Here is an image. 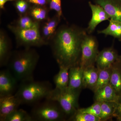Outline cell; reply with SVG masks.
Instances as JSON below:
<instances>
[{
  "instance_id": "cell-30",
  "label": "cell",
  "mask_w": 121,
  "mask_h": 121,
  "mask_svg": "<svg viewBox=\"0 0 121 121\" xmlns=\"http://www.w3.org/2000/svg\"><path fill=\"white\" fill-rule=\"evenodd\" d=\"M113 117L116 118L117 121L121 119V95L117 102L116 109Z\"/></svg>"
},
{
  "instance_id": "cell-24",
  "label": "cell",
  "mask_w": 121,
  "mask_h": 121,
  "mask_svg": "<svg viewBox=\"0 0 121 121\" xmlns=\"http://www.w3.org/2000/svg\"><path fill=\"white\" fill-rule=\"evenodd\" d=\"M39 22L34 20L31 16L27 14L20 16L16 22L15 26L22 29L32 28L39 25Z\"/></svg>"
},
{
  "instance_id": "cell-25",
  "label": "cell",
  "mask_w": 121,
  "mask_h": 121,
  "mask_svg": "<svg viewBox=\"0 0 121 121\" xmlns=\"http://www.w3.org/2000/svg\"><path fill=\"white\" fill-rule=\"evenodd\" d=\"M29 13L30 16L37 22L43 21L47 19V9L42 6L33 7L30 9Z\"/></svg>"
},
{
  "instance_id": "cell-23",
  "label": "cell",
  "mask_w": 121,
  "mask_h": 121,
  "mask_svg": "<svg viewBox=\"0 0 121 121\" xmlns=\"http://www.w3.org/2000/svg\"><path fill=\"white\" fill-rule=\"evenodd\" d=\"M32 117L26 111L17 109L13 111L5 119L4 121H32Z\"/></svg>"
},
{
  "instance_id": "cell-9",
  "label": "cell",
  "mask_w": 121,
  "mask_h": 121,
  "mask_svg": "<svg viewBox=\"0 0 121 121\" xmlns=\"http://www.w3.org/2000/svg\"><path fill=\"white\" fill-rule=\"evenodd\" d=\"M119 56L113 47L104 48L98 54L95 63L97 67L102 70L112 67Z\"/></svg>"
},
{
  "instance_id": "cell-29",
  "label": "cell",
  "mask_w": 121,
  "mask_h": 121,
  "mask_svg": "<svg viewBox=\"0 0 121 121\" xmlns=\"http://www.w3.org/2000/svg\"><path fill=\"white\" fill-rule=\"evenodd\" d=\"M50 8L56 12V14L61 17L62 15L61 0H50Z\"/></svg>"
},
{
  "instance_id": "cell-32",
  "label": "cell",
  "mask_w": 121,
  "mask_h": 121,
  "mask_svg": "<svg viewBox=\"0 0 121 121\" xmlns=\"http://www.w3.org/2000/svg\"><path fill=\"white\" fill-rule=\"evenodd\" d=\"M15 0H0V8L1 9H4V5L6 2L8 1H14Z\"/></svg>"
},
{
  "instance_id": "cell-5",
  "label": "cell",
  "mask_w": 121,
  "mask_h": 121,
  "mask_svg": "<svg viewBox=\"0 0 121 121\" xmlns=\"http://www.w3.org/2000/svg\"><path fill=\"white\" fill-rule=\"evenodd\" d=\"M30 115L33 121H64L68 117L57 102L47 99L35 106Z\"/></svg>"
},
{
  "instance_id": "cell-27",
  "label": "cell",
  "mask_w": 121,
  "mask_h": 121,
  "mask_svg": "<svg viewBox=\"0 0 121 121\" xmlns=\"http://www.w3.org/2000/svg\"><path fill=\"white\" fill-rule=\"evenodd\" d=\"M78 110L82 112L93 115L100 118L101 115V102H95L94 103L90 106L86 108H79Z\"/></svg>"
},
{
  "instance_id": "cell-26",
  "label": "cell",
  "mask_w": 121,
  "mask_h": 121,
  "mask_svg": "<svg viewBox=\"0 0 121 121\" xmlns=\"http://www.w3.org/2000/svg\"><path fill=\"white\" fill-rule=\"evenodd\" d=\"M68 120L72 121H102L99 117L87 113L80 112L78 110Z\"/></svg>"
},
{
  "instance_id": "cell-8",
  "label": "cell",
  "mask_w": 121,
  "mask_h": 121,
  "mask_svg": "<svg viewBox=\"0 0 121 121\" xmlns=\"http://www.w3.org/2000/svg\"><path fill=\"white\" fill-rule=\"evenodd\" d=\"M17 80L9 70L0 72V98L13 95L17 87Z\"/></svg>"
},
{
  "instance_id": "cell-6",
  "label": "cell",
  "mask_w": 121,
  "mask_h": 121,
  "mask_svg": "<svg viewBox=\"0 0 121 121\" xmlns=\"http://www.w3.org/2000/svg\"><path fill=\"white\" fill-rule=\"evenodd\" d=\"M8 28L15 35L18 46L28 48L41 47L48 43L41 36L39 25L27 29L19 28L13 25H9Z\"/></svg>"
},
{
  "instance_id": "cell-36",
  "label": "cell",
  "mask_w": 121,
  "mask_h": 121,
  "mask_svg": "<svg viewBox=\"0 0 121 121\" xmlns=\"http://www.w3.org/2000/svg\"><path fill=\"white\" fill-rule=\"evenodd\" d=\"M120 0V1H121V0Z\"/></svg>"
},
{
  "instance_id": "cell-28",
  "label": "cell",
  "mask_w": 121,
  "mask_h": 121,
  "mask_svg": "<svg viewBox=\"0 0 121 121\" xmlns=\"http://www.w3.org/2000/svg\"><path fill=\"white\" fill-rule=\"evenodd\" d=\"M15 7L20 16L26 15L29 12V5L25 0H17L15 4Z\"/></svg>"
},
{
  "instance_id": "cell-13",
  "label": "cell",
  "mask_w": 121,
  "mask_h": 121,
  "mask_svg": "<svg viewBox=\"0 0 121 121\" xmlns=\"http://www.w3.org/2000/svg\"><path fill=\"white\" fill-rule=\"evenodd\" d=\"M94 93L95 102H117L119 97L110 84L100 88Z\"/></svg>"
},
{
  "instance_id": "cell-34",
  "label": "cell",
  "mask_w": 121,
  "mask_h": 121,
  "mask_svg": "<svg viewBox=\"0 0 121 121\" xmlns=\"http://www.w3.org/2000/svg\"><path fill=\"white\" fill-rule=\"evenodd\" d=\"M121 121V119H120V120H119V121Z\"/></svg>"
},
{
  "instance_id": "cell-35",
  "label": "cell",
  "mask_w": 121,
  "mask_h": 121,
  "mask_svg": "<svg viewBox=\"0 0 121 121\" xmlns=\"http://www.w3.org/2000/svg\"><path fill=\"white\" fill-rule=\"evenodd\" d=\"M48 1H50V0H48Z\"/></svg>"
},
{
  "instance_id": "cell-10",
  "label": "cell",
  "mask_w": 121,
  "mask_h": 121,
  "mask_svg": "<svg viewBox=\"0 0 121 121\" xmlns=\"http://www.w3.org/2000/svg\"><path fill=\"white\" fill-rule=\"evenodd\" d=\"M89 4L92 12V16L86 30L87 34L91 35L94 31L99 24L103 21L109 20L110 17L100 5L93 4L90 1L89 2Z\"/></svg>"
},
{
  "instance_id": "cell-16",
  "label": "cell",
  "mask_w": 121,
  "mask_h": 121,
  "mask_svg": "<svg viewBox=\"0 0 121 121\" xmlns=\"http://www.w3.org/2000/svg\"><path fill=\"white\" fill-rule=\"evenodd\" d=\"M60 17L56 14L52 18L48 20L42 27L41 34L42 37L48 43L56 31Z\"/></svg>"
},
{
  "instance_id": "cell-2",
  "label": "cell",
  "mask_w": 121,
  "mask_h": 121,
  "mask_svg": "<svg viewBox=\"0 0 121 121\" xmlns=\"http://www.w3.org/2000/svg\"><path fill=\"white\" fill-rule=\"evenodd\" d=\"M39 59L36 51L26 48L12 53L8 64L17 82H23L33 80V73Z\"/></svg>"
},
{
  "instance_id": "cell-17",
  "label": "cell",
  "mask_w": 121,
  "mask_h": 121,
  "mask_svg": "<svg viewBox=\"0 0 121 121\" xmlns=\"http://www.w3.org/2000/svg\"><path fill=\"white\" fill-rule=\"evenodd\" d=\"M12 53L8 39L4 32L1 30L0 33V64L3 66L8 64Z\"/></svg>"
},
{
  "instance_id": "cell-18",
  "label": "cell",
  "mask_w": 121,
  "mask_h": 121,
  "mask_svg": "<svg viewBox=\"0 0 121 121\" xmlns=\"http://www.w3.org/2000/svg\"><path fill=\"white\" fill-rule=\"evenodd\" d=\"M110 84L118 95H121V66L116 62L113 65Z\"/></svg>"
},
{
  "instance_id": "cell-33",
  "label": "cell",
  "mask_w": 121,
  "mask_h": 121,
  "mask_svg": "<svg viewBox=\"0 0 121 121\" xmlns=\"http://www.w3.org/2000/svg\"><path fill=\"white\" fill-rule=\"evenodd\" d=\"M116 62L121 66V55L119 56Z\"/></svg>"
},
{
  "instance_id": "cell-3",
  "label": "cell",
  "mask_w": 121,
  "mask_h": 121,
  "mask_svg": "<svg viewBox=\"0 0 121 121\" xmlns=\"http://www.w3.org/2000/svg\"><path fill=\"white\" fill-rule=\"evenodd\" d=\"M52 89L48 82L32 80L21 82L15 95L21 104H31L46 98Z\"/></svg>"
},
{
  "instance_id": "cell-21",
  "label": "cell",
  "mask_w": 121,
  "mask_h": 121,
  "mask_svg": "<svg viewBox=\"0 0 121 121\" xmlns=\"http://www.w3.org/2000/svg\"><path fill=\"white\" fill-rule=\"evenodd\" d=\"M112 67L105 69L99 70L97 82L91 90L94 93L97 90L110 84Z\"/></svg>"
},
{
  "instance_id": "cell-12",
  "label": "cell",
  "mask_w": 121,
  "mask_h": 121,
  "mask_svg": "<svg viewBox=\"0 0 121 121\" xmlns=\"http://www.w3.org/2000/svg\"><path fill=\"white\" fill-rule=\"evenodd\" d=\"M103 8L110 19L121 22V1L120 0H93Z\"/></svg>"
},
{
  "instance_id": "cell-7",
  "label": "cell",
  "mask_w": 121,
  "mask_h": 121,
  "mask_svg": "<svg viewBox=\"0 0 121 121\" xmlns=\"http://www.w3.org/2000/svg\"><path fill=\"white\" fill-rule=\"evenodd\" d=\"M98 43L95 37L87 33L85 35L81 46V55L79 65L84 69L94 65L99 52Z\"/></svg>"
},
{
  "instance_id": "cell-11",
  "label": "cell",
  "mask_w": 121,
  "mask_h": 121,
  "mask_svg": "<svg viewBox=\"0 0 121 121\" xmlns=\"http://www.w3.org/2000/svg\"><path fill=\"white\" fill-rule=\"evenodd\" d=\"M21 104L15 95L0 98V121H4L7 116L18 109Z\"/></svg>"
},
{
  "instance_id": "cell-31",
  "label": "cell",
  "mask_w": 121,
  "mask_h": 121,
  "mask_svg": "<svg viewBox=\"0 0 121 121\" xmlns=\"http://www.w3.org/2000/svg\"><path fill=\"white\" fill-rule=\"evenodd\" d=\"M28 1L29 3L42 7L45 6L47 2V0H28Z\"/></svg>"
},
{
  "instance_id": "cell-19",
  "label": "cell",
  "mask_w": 121,
  "mask_h": 121,
  "mask_svg": "<svg viewBox=\"0 0 121 121\" xmlns=\"http://www.w3.org/2000/svg\"><path fill=\"white\" fill-rule=\"evenodd\" d=\"M98 33L111 36L121 41V22L110 19L108 27L103 30H98Z\"/></svg>"
},
{
  "instance_id": "cell-20",
  "label": "cell",
  "mask_w": 121,
  "mask_h": 121,
  "mask_svg": "<svg viewBox=\"0 0 121 121\" xmlns=\"http://www.w3.org/2000/svg\"><path fill=\"white\" fill-rule=\"evenodd\" d=\"M58 73L54 76V82L55 88L65 89L68 87L69 83V71L70 68L60 67Z\"/></svg>"
},
{
  "instance_id": "cell-1",
  "label": "cell",
  "mask_w": 121,
  "mask_h": 121,
  "mask_svg": "<svg viewBox=\"0 0 121 121\" xmlns=\"http://www.w3.org/2000/svg\"><path fill=\"white\" fill-rule=\"evenodd\" d=\"M87 33L86 29L75 25H63L56 29L51 44L59 67L79 65L82 42Z\"/></svg>"
},
{
  "instance_id": "cell-15",
  "label": "cell",
  "mask_w": 121,
  "mask_h": 121,
  "mask_svg": "<svg viewBox=\"0 0 121 121\" xmlns=\"http://www.w3.org/2000/svg\"><path fill=\"white\" fill-rule=\"evenodd\" d=\"M98 69L94 65L90 66L84 69L83 74L82 87L92 90L97 80Z\"/></svg>"
},
{
  "instance_id": "cell-4",
  "label": "cell",
  "mask_w": 121,
  "mask_h": 121,
  "mask_svg": "<svg viewBox=\"0 0 121 121\" xmlns=\"http://www.w3.org/2000/svg\"><path fill=\"white\" fill-rule=\"evenodd\" d=\"M81 90L69 87L62 89L55 88L50 91L45 99L57 102L69 118L79 109L78 101Z\"/></svg>"
},
{
  "instance_id": "cell-14",
  "label": "cell",
  "mask_w": 121,
  "mask_h": 121,
  "mask_svg": "<svg viewBox=\"0 0 121 121\" xmlns=\"http://www.w3.org/2000/svg\"><path fill=\"white\" fill-rule=\"evenodd\" d=\"M83 70L79 65L70 68L68 87L74 90H81L82 89Z\"/></svg>"
},
{
  "instance_id": "cell-22",
  "label": "cell",
  "mask_w": 121,
  "mask_h": 121,
  "mask_svg": "<svg viewBox=\"0 0 121 121\" xmlns=\"http://www.w3.org/2000/svg\"><path fill=\"white\" fill-rule=\"evenodd\" d=\"M117 105V102H101V115L102 121H106L112 117Z\"/></svg>"
}]
</instances>
